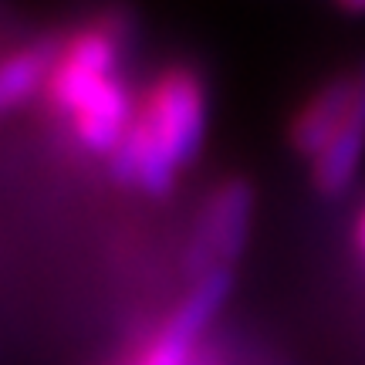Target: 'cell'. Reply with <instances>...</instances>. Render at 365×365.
<instances>
[{
  "label": "cell",
  "instance_id": "5b68a950",
  "mask_svg": "<svg viewBox=\"0 0 365 365\" xmlns=\"http://www.w3.org/2000/svg\"><path fill=\"white\" fill-rule=\"evenodd\" d=\"M365 163V65L355 71V105L339 135L312 159V182L322 196H345Z\"/></svg>",
  "mask_w": 365,
  "mask_h": 365
},
{
  "label": "cell",
  "instance_id": "3957f363",
  "mask_svg": "<svg viewBox=\"0 0 365 365\" xmlns=\"http://www.w3.org/2000/svg\"><path fill=\"white\" fill-rule=\"evenodd\" d=\"M122 44H125V21L115 14L95 17L58 38V54L44 85V102L54 115L68 118L88 95H95L108 78H115Z\"/></svg>",
  "mask_w": 365,
  "mask_h": 365
},
{
  "label": "cell",
  "instance_id": "7a4b0ae2",
  "mask_svg": "<svg viewBox=\"0 0 365 365\" xmlns=\"http://www.w3.org/2000/svg\"><path fill=\"white\" fill-rule=\"evenodd\" d=\"M234 291V271H210L190 281V291L170 308V314L149 328L129 352L112 365H200L207 331Z\"/></svg>",
  "mask_w": 365,
  "mask_h": 365
},
{
  "label": "cell",
  "instance_id": "ba28073f",
  "mask_svg": "<svg viewBox=\"0 0 365 365\" xmlns=\"http://www.w3.org/2000/svg\"><path fill=\"white\" fill-rule=\"evenodd\" d=\"M352 240H355V250H359V257H362V264H365V203L359 207V213H355Z\"/></svg>",
  "mask_w": 365,
  "mask_h": 365
},
{
  "label": "cell",
  "instance_id": "277c9868",
  "mask_svg": "<svg viewBox=\"0 0 365 365\" xmlns=\"http://www.w3.org/2000/svg\"><path fill=\"white\" fill-rule=\"evenodd\" d=\"M250 217H254V193L244 180H227L207 196V203L196 213L186 247L190 281L223 267L234 271V261L247 247Z\"/></svg>",
  "mask_w": 365,
  "mask_h": 365
},
{
  "label": "cell",
  "instance_id": "8992f818",
  "mask_svg": "<svg viewBox=\"0 0 365 365\" xmlns=\"http://www.w3.org/2000/svg\"><path fill=\"white\" fill-rule=\"evenodd\" d=\"M355 105V75H335L314 91L308 102L301 105V112L291 118V145L301 156L314 159L325 149L339 129L345 125V118L352 115Z\"/></svg>",
  "mask_w": 365,
  "mask_h": 365
},
{
  "label": "cell",
  "instance_id": "52a82bcc",
  "mask_svg": "<svg viewBox=\"0 0 365 365\" xmlns=\"http://www.w3.org/2000/svg\"><path fill=\"white\" fill-rule=\"evenodd\" d=\"M54 54H58V38H38L17 44L4 54L0 65V105L14 112L27 105L38 91H44L48 75H51Z\"/></svg>",
  "mask_w": 365,
  "mask_h": 365
},
{
  "label": "cell",
  "instance_id": "6da1fadb",
  "mask_svg": "<svg viewBox=\"0 0 365 365\" xmlns=\"http://www.w3.org/2000/svg\"><path fill=\"white\" fill-rule=\"evenodd\" d=\"M132 125L170 159L176 170L190 166L207 139V85L193 68H163L145 85Z\"/></svg>",
  "mask_w": 365,
  "mask_h": 365
}]
</instances>
